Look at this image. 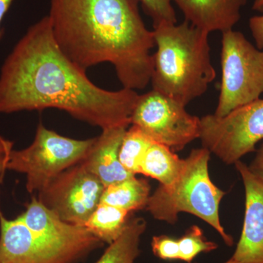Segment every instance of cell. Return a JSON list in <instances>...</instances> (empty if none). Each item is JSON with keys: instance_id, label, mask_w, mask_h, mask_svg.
<instances>
[{"instance_id": "cell-5", "label": "cell", "mask_w": 263, "mask_h": 263, "mask_svg": "<svg viewBox=\"0 0 263 263\" xmlns=\"http://www.w3.org/2000/svg\"><path fill=\"white\" fill-rule=\"evenodd\" d=\"M95 139L62 136L40 122L28 147L8 153L6 170L25 175L27 192L39 193L66 170L81 163Z\"/></svg>"}, {"instance_id": "cell-2", "label": "cell", "mask_w": 263, "mask_h": 263, "mask_svg": "<svg viewBox=\"0 0 263 263\" xmlns=\"http://www.w3.org/2000/svg\"><path fill=\"white\" fill-rule=\"evenodd\" d=\"M48 15L57 44L83 70L111 64L123 88L149 84L155 37L138 0H50Z\"/></svg>"}, {"instance_id": "cell-26", "label": "cell", "mask_w": 263, "mask_h": 263, "mask_svg": "<svg viewBox=\"0 0 263 263\" xmlns=\"http://www.w3.org/2000/svg\"><path fill=\"white\" fill-rule=\"evenodd\" d=\"M12 149H13V143L0 136V155L7 153Z\"/></svg>"}, {"instance_id": "cell-3", "label": "cell", "mask_w": 263, "mask_h": 263, "mask_svg": "<svg viewBox=\"0 0 263 263\" xmlns=\"http://www.w3.org/2000/svg\"><path fill=\"white\" fill-rule=\"evenodd\" d=\"M153 32L157 51L153 54L152 87L186 106L205 94L215 79L209 34L186 21L160 24Z\"/></svg>"}, {"instance_id": "cell-22", "label": "cell", "mask_w": 263, "mask_h": 263, "mask_svg": "<svg viewBox=\"0 0 263 263\" xmlns=\"http://www.w3.org/2000/svg\"><path fill=\"white\" fill-rule=\"evenodd\" d=\"M152 249L156 257L163 260H180L179 240L167 235L154 236Z\"/></svg>"}, {"instance_id": "cell-4", "label": "cell", "mask_w": 263, "mask_h": 263, "mask_svg": "<svg viewBox=\"0 0 263 263\" xmlns=\"http://www.w3.org/2000/svg\"><path fill=\"white\" fill-rule=\"evenodd\" d=\"M211 152L207 148L192 151L183 159L179 177L169 186L160 185L150 195L146 209L157 220L175 224L180 213L200 218L219 233L228 247L233 238L228 234L219 219V205L226 193L211 179L209 162Z\"/></svg>"}, {"instance_id": "cell-14", "label": "cell", "mask_w": 263, "mask_h": 263, "mask_svg": "<svg viewBox=\"0 0 263 263\" xmlns=\"http://www.w3.org/2000/svg\"><path fill=\"white\" fill-rule=\"evenodd\" d=\"M247 0H175L185 21L207 33L233 29Z\"/></svg>"}, {"instance_id": "cell-20", "label": "cell", "mask_w": 263, "mask_h": 263, "mask_svg": "<svg viewBox=\"0 0 263 263\" xmlns=\"http://www.w3.org/2000/svg\"><path fill=\"white\" fill-rule=\"evenodd\" d=\"M179 240L180 260L192 263L198 254L209 253L218 248L214 242L208 240L200 227L192 226Z\"/></svg>"}, {"instance_id": "cell-8", "label": "cell", "mask_w": 263, "mask_h": 263, "mask_svg": "<svg viewBox=\"0 0 263 263\" xmlns=\"http://www.w3.org/2000/svg\"><path fill=\"white\" fill-rule=\"evenodd\" d=\"M130 122L151 141L174 152L182 150L200 137V118L189 114L183 104L154 89L139 95Z\"/></svg>"}, {"instance_id": "cell-28", "label": "cell", "mask_w": 263, "mask_h": 263, "mask_svg": "<svg viewBox=\"0 0 263 263\" xmlns=\"http://www.w3.org/2000/svg\"><path fill=\"white\" fill-rule=\"evenodd\" d=\"M252 9L256 11L263 12V0H255Z\"/></svg>"}, {"instance_id": "cell-16", "label": "cell", "mask_w": 263, "mask_h": 263, "mask_svg": "<svg viewBox=\"0 0 263 263\" xmlns=\"http://www.w3.org/2000/svg\"><path fill=\"white\" fill-rule=\"evenodd\" d=\"M149 183L132 176L105 187L100 203L107 204L131 213L146 209L151 195Z\"/></svg>"}, {"instance_id": "cell-13", "label": "cell", "mask_w": 263, "mask_h": 263, "mask_svg": "<svg viewBox=\"0 0 263 263\" xmlns=\"http://www.w3.org/2000/svg\"><path fill=\"white\" fill-rule=\"evenodd\" d=\"M128 127L129 126H118L102 130L81 162L105 187L136 176L128 172L119 160V150Z\"/></svg>"}, {"instance_id": "cell-10", "label": "cell", "mask_w": 263, "mask_h": 263, "mask_svg": "<svg viewBox=\"0 0 263 263\" xmlns=\"http://www.w3.org/2000/svg\"><path fill=\"white\" fill-rule=\"evenodd\" d=\"M83 259L34 234L18 218L7 219L0 208V263H79Z\"/></svg>"}, {"instance_id": "cell-18", "label": "cell", "mask_w": 263, "mask_h": 263, "mask_svg": "<svg viewBox=\"0 0 263 263\" xmlns=\"http://www.w3.org/2000/svg\"><path fill=\"white\" fill-rule=\"evenodd\" d=\"M129 214L119 208L100 203L84 227L100 241L109 245L119 238L125 230Z\"/></svg>"}, {"instance_id": "cell-19", "label": "cell", "mask_w": 263, "mask_h": 263, "mask_svg": "<svg viewBox=\"0 0 263 263\" xmlns=\"http://www.w3.org/2000/svg\"><path fill=\"white\" fill-rule=\"evenodd\" d=\"M152 143L139 128L134 125L128 127L119 150V160L123 167L132 174H138L142 159Z\"/></svg>"}, {"instance_id": "cell-7", "label": "cell", "mask_w": 263, "mask_h": 263, "mask_svg": "<svg viewBox=\"0 0 263 263\" xmlns=\"http://www.w3.org/2000/svg\"><path fill=\"white\" fill-rule=\"evenodd\" d=\"M203 148L227 164L236 163L256 151L263 139V100L234 109L224 117L200 118V137Z\"/></svg>"}, {"instance_id": "cell-15", "label": "cell", "mask_w": 263, "mask_h": 263, "mask_svg": "<svg viewBox=\"0 0 263 263\" xmlns=\"http://www.w3.org/2000/svg\"><path fill=\"white\" fill-rule=\"evenodd\" d=\"M183 166L180 158L169 147L152 143L142 159L138 174L144 175L169 186L179 177Z\"/></svg>"}, {"instance_id": "cell-9", "label": "cell", "mask_w": 263, "mask_h": 263, "mask_svg": "<svg viewBox=\"0 0 263 263\" xmlns=\"http://www.w3.org/2000/svg\"><path fill=\"white\" fill-rule=\"evenodd\" d=\"M104 189L100 179L81 162L59 175L37 197L62 221L84 227L100 205Z\"/></svg>"}, {"instance_id": "cell-25", "label": "cell", "mask_w": 263, "mask_h": 263, "mask_svg": "<svg viewBox=\"0 0 263 263\" xmlns=\"http://www.w3.org/2000/svg\"><path fill=\"white\" fill-rule=\"evenodd\" d=\"M14 1L15 0H0V41L3 37V33H4V30L2 27L3 19Z\"/></svg>"}, {"instance_id": "cell-27", "label": "cell", "mask_w": 263, "mask_h": 263, "mask_svg": "<svg viewBox=\"0 0 263 263\" xmlns=\"http://www.w3.org/2000/svg\"><path fill=\"white\" fill-rule=\"evenodd\" d=\"M10 152L0 155V174H3L5 171H6V163L8 162V153Z\"/></svg>"}, {"instance_id": "cell-1", "label": "cell", "mask_w": 263, "mask_h": 263, "mask_svg": "<svg viewBox=\"0 0 263 263\" xmlns=\"http://www.w3.org/2000/svg\"><path fill=\"white\" fill-rule=\"evenodd\" d=\"M57 44L48 15L29 27L0 69V114L53 108L102 130L129 126L139 94L99 87Z\"/></svg>"}, {"instance_id": "cell-11", "label": "cell", "mask_w": 263, "mask_h": 263, "mask_svg": "<svg viewBox=\"0 0 263 263\" xmlns=\"http://www.w3.org/2000/svg\"><path fill=\"white\" fill-rule=\"evenodd\" d=\"M25 207V211L17 218L34 234L53 245L74 251L85 257L104 245L85 227L62 221L43 206L37 196L33 197Z\"/></svg>"}, {"instance_id": "cell-23", "label": "cell", "mask_w": 263, "mask_h": 263, "mask_svg": "<svg viewBox=\"0 0 263 263\" xmlns=\"http://www.w3.org/2000/svg\"><path fill=\"white\" fill-rule=\"evenodd\" d=\"M249 28L257 48L263 50V15H256L249 19Z\"/></svg>"}, {"instance_id": "cell-29", "label": "cell", "mask_w": 263, "mask_h": 263, "mask_svg": "<svg viewBox=\"0 0 263 263\" xmlns=\"http://www.w3.org/2000/svg\"><path fill=\"white\" fill-rule=\"evenodd\" d=\"M193 263V262H192ZM193 263H195V262H193ZM224 263H238L237 262H235V261L234 260V259H232V258H230L229 259V260H228L227 261V262H224Z\"/></svg>"}, {"instance_id": "cell-12", "label": "cell", "mask_w": 263, "mask_h": 263, "mask_svg": "<svg viewBox=\"0 0 263 263\" xmlns=\"http://www.w3.org/2000/svg\"><path fill=\"white\" fill-rule=\"evenodd\" d=\"M245 190V213L240 239L232 259L238 263H263V182L239 160L235 163Z\"/></svg>"}, {"instance_id": "cell-17", "label": "cell", "mask_w": 263, "mask_h": 263, "mask_svg": "<svg viewBox=\"0 0 263 263\" xmlns=\"http://www.w3.org/2000/svg\"><path fill=\"white\" fill-rule=\"evenodd\" d=\"M146 230L144 219L137 217L131 219L121 236L108 245L95 263H135L141 254L140 243Z\"/></svg>"}, {"instance_id": "cell-21", "label": "cell", "mask_w": 263, "mask_h": 263, "mask_svg": "<svg viewBox=\"0 0 263 263\" xmlns=\"http://www.w3.org/2000/svg\"><path fill=\"white\" fill-rule=\"evenodd\" d=\"M143 11L153 22L154 27L162 24H177L173 3L175 0H138Z\"/></svg>"}, {"instance_id": "cell-24", "label": "cell", "mask_w": 263, "mask_h": 263, "mask_svg": "<svg viewBox=\"0 0 263 263\" xmlns=\"http://www.w3.org/2000/svg\"><path fill=\"white\" fill-rule=\"evenodd\" d=\"M248 167L251 172L263 182V144L257 150V155Z\"/></svg>"}, {"instance_id": "cell-6", "label": "cell", "mask_w": 263, "mask_h": 263, "mask_svg": "<svg viewBox=\"0 0 263 263\" xmlns=\"http://www.w3.org/2000/svg\"><path fill=\"white\" fill-rule=\"evenodd\" d=\"M220 95L214 115L221 117L263 94V50L243 33L222 32Z\"/></svg>"}]
</instances>
